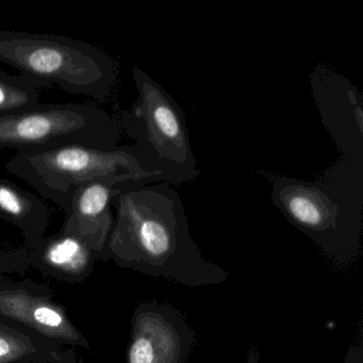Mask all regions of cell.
Segmentation results:
<instances>
[{
    "label": "cell",
    "instance_id": "obj_7",
    "mask_svg": "<svg viewBox=\"0 0 363 363\" xmlns=\"http://www.w3.org/2000/svg\"><path fill=\"white\" fill-rule=\"evenodd\" d=\"M195 339L194 329L177 308L146 301L133 313L127 363H186Z\"/></svg>",
    "mask_w": 363,
    "mask_h": 363
},
{
    "label": "cell",
    "instance_id": "obj_15",
    "mask_svg": "<svg viewBox=\"0 0 363 363\" xmlns=\"http://www.w3.org/2000/svg\"><path fill=\"white\" fill-rule=\"evenodd\" d=\"M246 363H259V352L256 347H252L248 350Z\"/></svg>",
    "mask_w": 363,
    "mask_h": 363
},
{
    "label": "cell",
    "instance_id": "obj_10",
    "mask_svg": "<svg viewBox=\"0 0 363 363\" xmlns=\"http://www.w3.org/2000/svg\"><path fill=\"white\" fill-rule=\"evenodd\" d=\"M48 211L42 199L14 182L0 177V216L28 233L43 230Z\"/></svg>",
    "mask_w": 363,
    "mask_h": 363
},
{
    "label": "cell",
    "instance_id": "obj_6",
    "mask_svg": "<svg viewBox=\"0 0 363 363\" xmlns=\"http://www.w3.org/2000/svg\"><path fill=\"white\" fill-rule=\"evenodd\" d=\"M272 199L282 214L312 240L335 267L352 264L360 248L359 208L331 196L320 184L291 178L274 182Z\"/></svg>",
    "mask_w": 363,
    "mask_h": 363
},
{
    "label": "cell",
    "instance_id": "obj_11",
    "mask_svg": "<svg viewBox=\"0 0 363 363\" xmlns=\"http://www.w3.org/2000/svg\"><path fill=\"white\" fill-rule=\"evenodd\" d=\"M39 104V92L30 80L0 71V118L21 113Z\"/></svg>",
    "mask_w": 363,
    "mask_h": 363
},
{
    "label": "cell",
    "instance_id": "obj_12",
    "mask_svg": "<svg viewBox=\"0 0 363 363\" xmlns=\"http://www.w3.org/2000/svg\"><path fill=\"white\" fill-rule=\"evenodd\" d=\"M90 250L78 240L61 235L48 246L45 258L50 264L69 272H79L88 263Z\"/></svg>",
    "mask_w": 363,
    "mask_h": 363
},
{
    "label": "cell",
    "instance_id": "obj_9",
    "mask_svg": "<svg viewBox=\"0 0 363 363\" xmlns=\"http://www.w3.org/2000/svg\"><path fill=\"white\" fill-rule=\"evenodd\" d=\"M0 314L23 323L46 337L89 347L88 341L72 324L65 312L45 297L33 296L23 290L1 291Z\"/></svg>",
    "mask_w": 363,
    "mask_h": 363
},
{
    "label": "cell",
    "instance_id": "obj_14",
    "mask_svg": "<svg viewBox=\"0 0 363 363\" xmlns=\"http://www.w3.org/2000/svg\"><path fill=\"white\" fill-rule=\"evenodd\" d=\"M345 363H363L362 346H352L346 354Z\"/></svg>",
    "mask_w": 363,
    "mask_h": 363
},
{
    "label": "cell",
    "instance_id": "obj_13",
    "mask_svg": "<svg viewBox=\"0 0 363 363\" xmlns=\"http://www.w3.org/2000/svg\"><path fill=\"white\" fill-rule=\"evenodd\" d=\"M33 342L11 327L0 325V363H11L35 352Z\"/></svg>",
    "mask_w": 363,
    "mask_h": 363
},
{
    "label": "cell",
    "instance_id": "obj_2",
    "mask_svg": "<svg viewBox=\"0 0 363 363\" xmlns=\"http://www.w3.org/2000/svg\"><path fill=\"white\" fill-rule=\"evenodd\" d=\"M0 62L13 67L35 88L104 101L116 84L113 60L96 46L50 33L0 31Z\"/></svg>",
    "mask_w": 363,
    "mask_h": 363
},
{
    "label": "cell",
    "instance_id": "obj_4",
    "mask_svg": "<svg viewBox=\"0 0 363 363\" xmlns=\"http://www.w3.org/2000/svg\"><path fill=\"white\" fill-rule=\"evenodd\" d=\"M138 96L122 114L121 125L150 160L161 182L194 180L199 174L186 118L171 95L143 69H133Z\"/></svg>",
    "mask_w": 363,
    "mask_h": 363
},
{
    "label": "cell",
    "instance_id": "obj_3",
    "mask_svg": "<svg viewBox=\"0 0 363 363\" xmlns=\"http://www.w3.org/2000/svg\"><path fill=\"white\" fill-rule=\"evenodd\" d=\"M6 169L44 199L63 208L69 206L76 191L101 180L122 178L148 184L162 182L135 144L114 148L74 145L18 152L8 161Z\"/></svg>",
    "mask_w": 363,
    "mask_h": 363
},
{
    "label": "cell",
    "instance_id": "obj_1",
    "mask_svg": "<svg viewBox=\"0 0 363 363\" xmlns=\"http://www.w3.org/2000/svg\"><path fill=\"white\" fill-rule=\"evenodd\" d=\"M107 247L118 264L190 288L220 284L229 275L208 261L191 237L179 194L167 182L123 186Z\"/></svg>",
    "mask_w": 363,
    "mask_h": 363
},
{
    "label": "cell",
    "instance_id": "obj_5",
    "mask_svg": "<svg viewBox=\"0 0 363 363\" xmlns=\"http://www.w3.org/2000/svg\"><path fill=\"white\" fill-rule=\"evenodd\" d=\"M118 123L105 110L84 104H39L0 118V150L44 152L65 146L118 147Z\"/></svg>",
    "mask_w": 363,
    "mask_h": 363
},
{
    "label": "cell",
    "instance_id": "obj_8",
    "mask_svg": "<svg viewBox=\"0 0 363 363\" xmlns=\"http://www.w3.org/2000/svg\"><path fill=\"white\" fill-rule=\"evenodd\" d=\"M137 184L122 178L93 182L76 191L67 209L62 235L78 240L93 252H103L113 227L112 201L127 184ZM148 184V182H146Z\"/></svg>",
    "mask_w": 363,
    "mask_h": 363
}]
</instances>
